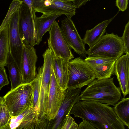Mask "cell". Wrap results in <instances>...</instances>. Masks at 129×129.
<instances>
[{"label":"cell","instance_id":"6da1fadb","mask_svg":"<svg viewBox=\"0 0 129 129\" xmlns=\"http://www.w3.org/2000/svg\"><path fill=\"white\" fill-rule=\"evenodd\" d=\"M70 114L87 121L96 129H125L113 107L99 102L79 101L73 106Z\"/></svg>","mask_w":129,"mask_h":129},{"label":"cell","instance_id":"7a4b0ae2","mask_svg":"<svg viewBox=\"0 0 129 129\" xmlns=\"http://www.w3.org/2000/svg\"><path fill=\"white\" fill-rule=\"evenodd\" d=\"M113 79H95L81 92V100L94 101L114 106L121 95L120 88L115 85Z\"/></svg>","mask_w":129,"mask_h":129},{"label":"cell","instance_id":"3957f363","mask_svg":"<svg viewBox=\"0 0 129 129\" xmlns=\"http://www.w3.org/2000/svg\"><path fill=\"white\" fill-rule=\"evenodd\" d=\"M42 55L44 61L41 72L38 111L35 129H45L48 123L46 119L47 105L51 73L54 55L51 50L47 49Z\"/></svg>","mask_w":129,"mask_h":129},{"label":"cell","instance_id":"277c9868","mask_svg":"<svg viewBox=\"0 0 129 129\" xmlns=\"http://www.w3.org/2000/svg\"><path fill=\"white\" fill-rule=\"evenodd\" d=\"M124 52L122 37L113 33H106L86 51L90 56H103L116 60Z\"/></svg>","mask_w":129,"mask_h":129},{"label":"cell","instance_id":"5b68a950","mask_svg":"<svg viewBox=\"0 0 129 129\" xmlns=\"http://www.w3.org/2000/svg\"><path fill=\"white\" fill-rule=\"evenodd\" d=\"M3 97L11 116H18L33 106V90L29 83L11 90Z\"/></svg>","mask_w":129,"mask_h":129},{"label":"cell","instance_id":"8992f818","mask_svg":"<svg viewBox=\"0 0 129 129\" xmlns=\"http://www.w3.org/2000/svg\"><path fill=\"white\" fill-rule=\"evenodd\" d=\"M68 71L67 88L70 89L81 88L96 79L92 69L80 57L69 61Z\"/></svg>","mask_w":129,"mask_h":129},{"label":"cell","instance_id":"52a82bcc","mask_svg":"<svg viewBox=\"0 0 129 129\" xmlns=\"http://www.w3.org/2000/svg\"><path fill=\"white\" fill-rule=\"evenodd\" d=\"M76 8L71 2L59 0H34L33 5L34 12L42 13L41 17L64 15L71 18Z\"/></svg>","mask_w":129,"mask_h":129},{"label":"cell","instance_id":"ba28073f","mask_svg":"<svg viewBox=\"0 0 129 129\" xmlns=\"http://www.w3.org/2000/svg\"><path fill=\"white\" fill-rule=\"evenodd\" d=\"M19 9L13 14L8 22L10 53L22 73L23 44L20 34L18 23Z\"/></svg>","mask_w":129,"mask_h":129},{"label":"cell","instance_id":"9c48e42d","mask_svg":"<svg viewBox=\"0 0 129 129\" xmlns=\"http://www.w3.org/2000/svg\"><path fill=\"white\" fill-rule=\"evenodd\" d=\"M65 90L60 85L55 74L52 65L47 101L46 119L48 122L54 119L64 97Z\"/></svg>","mask_w":129,"mask_h":129},{"label":"cell","instance_id":"30bf717a","mask_svg":"<svg viewBox=\"0 0 129 129\" xmlns=\"http://www.w3.org/2000/svg\"><path fill=\"white\" fill-rule=\"evenodd\" d=\"M48 39L49 48L53 52L54 56L70 60L74 58L71 49L66 42L60 27L55 20L53 23Z\"/></svg>","mask_w":129,"mask_h":129},{"label":"cell","instance_id":"8fae6325","mask_svg":"<svg viewBox=\"0 0 129 129\" xmlns=\"http://www.w3.org/2000/svg\"><path fill=\"white\" fill-rule=\"evenodd\" d=\"M81 88L67 89L63 102L54 119L49 121L47 129H61L63 124L74 105L81 100Z\"/></svg>","mask_w":129,"mask_h":129},{"label":"cell","instance_id":"7c38bea8","mask_svg":"<svg viewBox=\"0 0 129 129\" xmlns=\"http://www.w3.org/2000/svg\"><path fill=\"white\" fill-rule=\"evenodd\" d=\"M18 27L22 41L31 46L37 45V36L35 23L29 9L22 3L19 9Z\"/></svg>","mask_w":129,"mask_h":129},{"label":"cell","instance_id":"4fadbf2b","mask_svg":"<svg viewBox=\"0 0 129 129\" xmlns=\"http://www.w3.org/2000/svg\"><path fill=\"white\" fill-rule=\"evenodd\" d=\"M60 28L68 45L71 49L83 58H86L85 44L71 18L67 17L61 21Z\"/></svg>","mask_w":129,"mask_h":129},{"label":"cell","instance_id":"5bb4252c","mask_svg":"<svg viewBox=\"0 0 129 129\" xmlns=\"http://www.w3.org/2000/svg\"><path fill=\"white\" fill-rule=\"evenodd\" d=\"M23 51L22 59V80L21 84H29L35 78L38 57L36 49L28 43L22 41Z\"/></svg>","mask_w":129,"mask_h":129},{"label":"cell","instance_id":"9a60e30c","mask_svg":"<svg viewBox=\"0 0 129 129\" xmlns=\"http://www.w3.org/2000/svg\"><path fill=\"white\" fill-rule=\"evenodd\" d=\"M119 83L124 98L129 93V53L122 55L116 60L114 73Z\"/></svg>","mask_w":129,"mask_h":129},{"label":"cell","instance_id":"2e32d148","mask_svg":"<svg viewBox=\"0 0 129 129\" xmlns=\"http://www.w3.org/2000/svg\"><path fill=\"white\" fill-rule=\"evenodd\" d=\"M70 60L54 56L52 67L56 79L64 90L67 88L69 78L68 63Z\"/></svg>","mask_w":129,"mask_h":129},{"label":"cell","instance_id":"e0dca14e","mask_svg":"<svg viewBox=\"0 0 129 129\" xmlns=\"http://www.w3.org/2000/svg\"><path fill=\"white\" fill-rule=\"evenodd\" d=\"M119 11L112 18L102 21L91 29L87 30L82 39L84 43L87 44L90 47L97 42L104 35L106 31V28Z\"/></svg>","mask_w":129,"mask_h":129},{"label":"cell","instance_id":"ac0fdd59","mask_svg":"<svg viewBox=\"0 0 129 129\" xmlns=\"http://www.w3.org/2000/svg\"><path fill=\"white\" fill-rule=\"evenodd\" d=\"M61 15L37 17L35 13L33 15L37 36V45L42 41L43 36L47 32H49L52 25L57 18Z\"/></svg>","mask_w":129,"mask_h":129},{"label":"cell","instance_id":"d6986e66","mask_svg":"<svg viewBox=\"0 0 129 129\" xmlns=\"http://www.w3.org/2000/svg\"><path fill=\"white\" fill-rule=\"evenodd\" d=\"M5 66L8 69L9 77L11 84V89H14L22 84V76L10 52L7 57Z\"/></svg>","mask_w":129,"mask_h":129},{"label":"cell","instance_id":"ffe728a7","mask_svg":"<svg viewBox=\"0 0 129 129\" xmlns=\"http://www.w3.org/2000/svg\"><path fill=\"white\" fill-rule=\"evenodd\" d=\"M8 24L0 29V66H5L9 51Z\"/></svg>","mask_w":129,"mask_h":129},{"label":"cell","instance_id":"44dd1931","mask_svg":"<svg viewBox=\"0 0 129 129\" xmlns=\"http://www.w3.org/2000/svg\"><path fill=\"white\" fill-rule=\"evenodd\" d=\"M114 111L119 120L129 128V98H122L114 106Z\"/></svg>","mask_w":129,"mask_h":129},{"label":"cell","instance_id":"7402d4cb","mask_svg":"<svg viewBox=\"0 0 129 129\" xmlns=\"http://www.w3.org/2000/svg\"><path fill=\"white\" fill-rule=\"evenodd\" d=\"M116 60L102 65L91 67L95 74L96 79H101L111 78L114 73Z\"/></svg>","mask_w":129,"mask_h":129},{"label":"cell","instance_id":"603a6c76","mask_svg":"<svg viewBox=\"0 0 129 129\" xmlns=\"http://www.w3.org/2000/svg\"><path fill=\"white\" fill-rule=\"evenodd\" d=\"M42 68V66L38 67V72L35 78L29 83L33 90V107L37 115L38 111V100L40 90Z\"/></svg>","mask_w":129,"mask_h":129},{"label":"cell","instance_id":"cb8c5ba5","mask_svg":"<svg viewBox=\"0 0 129 129\" xmlns=\"http://www.w3.org/2000/svg\"><path fill=\"white\" fill-rule=\"evenodd\" d=\"M37 113L33 106L23 118L18 129H35L36 125Z\"/></svg>","mask_w":129,"mask_h":129},{"label":"cell","instance_id":"d4e9b609","mask_svg":"<svg viewBox=\"0 0 129 129\" xmlns=\"http://www.w3.org/2000/svg\"><path fill=\"white\" fill-rule=\"evenodd\" d=\"M11 115L4 102L0 105V129H10Z\"/></svg>","mask_w":129,"mask_h":129},{"label":"cell","instance_id":"484cf974","mask_svg":"<svg viewBox=\"0 0 129 129\" xmlns=\"http://www.w3.org/2000/svg\"><path fill=\"white\" fill-rule=\"evenodd\" d=\"M84 60L91 67L112 62L116 60L112 58L103 56H89L86 57Z\"/></svg>","mask_w":129,"mask_h":129},{"label":"cell","instance_id":"4316f807","mask_svg":"<svg viewBox=\"0 0 129 129\" xmlns=\"http://www.w3.org/2000/svg\"><path fill=\"white\" fill-rule=\"evenodd\" d=\"M22 3L21 1L17 0H13L7 15L0 26V29L8 24L12 16L15 11L19 9Z\"/></svg>","mask_w":129,"mask_h":129},{"label":"cell","instance_id":"83f0119b","mask_svg":"<svg viewBox=\"0 0 129 129\" xmlns=\"http://www.w3.org/2000/svg\"><path fill=\"white\" fill-rule=\"evenodd\" d=\"M30 108L18 116H11L9 124L10 129L17 128L21 124L23 118L28 112Z\"/></svg>","mask_w":129,"mask_h":129},{"label":"cell","instance_id":"f1b7e54d","mask_svg":"<svg viewBox=\"0 0 129 129\" xmlns=\"http://www.w3.org/2000/svg\"><path fill=\"white\" fill-rule=\"evenodd\" d=\"M124 45V52L129 53V21L125 25L123 34L122 37Z\"/></svg>","mask_w":129,"mask_h":129},{"label":"cell","instance_id":"f546056e","mask_svg":"<svg viewBox=\"0 0 129 129\" xmlns=\"http://www.w3.org/2000/svg\"><path fill=\"white\" fill-rule=\"evenodd\" d=\"M78 127V125L74 119L69 115L66 118L61 129H77Z\"/></svg>","mask_w":129,"mask_h":129},{"label":"cell","instance_id":"4dcf8cb0","mask_svg":"<svg viewBox=\"0 0 129 129\" xmlns=\"http://www.w3.org/2000/svg\"><path fill=\"white\" fill-rule=\"evenodd\" d=\"M4 67L0 66V90L3 87L9 83Z\"/></svg>","mask_w":129,"mask_h":129},{"label":"cell","instance_id":"1f68e13d","mask_svg":"<svg viewBox=\"0 0 129 129\" xmlns=\"http://www.w3.org/2000/svg\"><path fill=\"white\" fill-rule=\"evenodd\" d=\"M128 0H116V6L119 11H124L128 8Z\"/></svg>","mask_w":129,"mask_h":129},{"label":"cell","instance_id":"d6a6232c","mask_svg":"<svg viewBox=\"0 0 129 129\" xmlns=\"http://www.w3.org/2000/svg\"><path fill=\"white\" fill-rule=\"evenodd\" d=\"M82 119V121L78 125V129H96L89 122L85 120Z\"/></svg>","mask_w":129,"mask_h":129},{"label":"cell","instance_id":"836d02e7","mask_svg":"<svg viewBox=\"0 0 129 129\" xmlns=\"http://www.w3.org/2000/svg\"><path fill=\"white\" fill-rule=\"evenodd\" d=\"M21 1L22 3L26 4L28 7L31 15L32 17L34 20L33 15L35 13L33 8V5L34 0H17Z\"/></svg>","mask_w":129,"mask_h":129},{"label":"cell","instance_id":"e575fe53","mask_svg":"<svg viewBox=\"0 0 129 129\" xmlns=\"http://www.w3.org/2000/svg\"><path fill=\"white\" fill-rule=\"evenodd\" d=\"M91 0H73V3L76 8H78L85 5L88 1Z\"/></svg>","mask_w":129,"mask_h":129},{"label":"cell","instance_id":"d590c367","mask_svg":"<svg viewBox=\"0 0 129 129\" xmlns=\"http://www.w3.org/2000/svg\"><path fill=\"white\" fill-rule=\"evenodd\" d=\"M4 101V98L3 97L0 96V105Z\"/></svg>","mask_w":129,"mask_h":129},{"label":"cell","instance_id":"8d00e7d4","mask_svg":"<svg viewBox=\"0 0 129 129\" xmlns=\"http://www.w3.org/2000/svg\"><path fill=\"white\" fill-rule=\"evenodd\" d=\"M61 1H65V2H73V0H59Z\"/></svg>","mask_w":129,"mask_h":129}]
</instances>
